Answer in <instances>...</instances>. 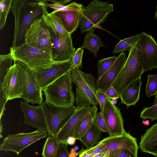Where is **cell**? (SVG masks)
Here are the masks:
<instances>
[{
	"label": "cell",
	"instance_id": "5b68a950",
	"mask_svg": "<svg viewBox=\"0 0 157 157\" xmlns=\"http://www.w3.org/2000/svg\"><path fill=\"white\" fill-rule=\"evenodd\" d=\"M10 51L14 60L22 62L31 70L48 67L54 62L48 54L25 43L11 47Z\"/></svg>",
	"mask_w": 157,
	"mask_h": 157
},
{
	"label": "cell",
	"instance_id": "7dc6e473",
	"mask_svg": "<svg viewBox=\"0 0 157 157\" xmlns=\"http://www.w3.org/2000/svg\"><path fill=\"white\" fill-rule=\"evenodd\" d=\"M142 122L143 124L146 125H149L150 124L149 121L148 120H143L142 121Z\"/></svg>",
	"mask_w": 157,
	"mask_h": 157
},
{
	"label": "cell",
	"instance_id": "2e32d148",
	"mask_svg": "<svg viewBox=\"0 0 157 157\" xmlns=\"http://www.w3.org/2000/svg\"><path fill=\"white\" fill-rule=\"evenodd\" d=\"M103 114L110 136H120L126 133L124 127V120L119 108L107 98L103 109Z\"/></svg>",
	"mask_w": 157,
	"mask_h": 157
},
{
	"label": "cell",
	"instance_id": "f35d334b",
	"mask_svg": "<svg viewBox=\"0 0 157 157\" xmlns=\"http://www.w3.org/2000/svg\"><path fill=\"white\" fill-rule=\"evenodd\" d=\"M84 151L92 157H94L99 154L102 152L103 147L102 144L99 142L96 146L90 148L84 149Z\"/></svg>",
	"mask_w": 157,
	"mask_h": 157
},
{
	"label": "cell",
	"instance_id": "ac0fdd59",
	"mask_svg": "<svg viewBox=\"0 0 157 157\" xmlns=\"http://www.w3.org/2000/svg\"><path fill=\"white\" fill-rule=\"evenodd\" d=\"M20 106L24 115L25 124L37 129L47 130L44 114L40 105L33 106L21 101Z\"/></svg>",
	"mask_w": 157,
	"mask_h": 157
},
{
	"label": "cell",
	"instance_id": "816d5d0a",
	"mask_svg": "<svg viewBox=\"0 0 157 157\" xmlns=\"http://www.w3.org/2000/svg\"><path fill=\"white\" fill-rule=\"evenodd\" d=\"M156 10L154 16V18L157 21V6H156Z\"/></svg>",
	"mask_w": 157,
	"mask_h": 157
},
{
	"label": "cell",
	"instance_id": "db71d44e",
	"mask_svg": "<svg viewBox=\"0 0 157 157\" xmlns=\"http://www.w3.org/2000/svg\"><path fill=\"white\" fill-rule=\"evenodd\" d=\"M156 157H157V155L156 156Z\"/></svg>",
	"mask_w": 157,
	"mask_h": 157
},
{
	"label": "cell",
	"instance_id": "7bdbcfd3",
	"mask_svg": "<svg viewBox=\"0 0 157 157\" xmlns=\"http://www.w3.org/2000/svg\"><path fill=\"white\" fill-rule=\"evenodd\" d=\"M76 140V139L73 137L70 136L67 139L65 144L68 145H72L75 144Z\"/></svg>",
	"mask_w": 157,
	"mask_h": 157
},
{
	"label": "cell",
	"instance_id": "f907efd6",
	"mask_svg": "<svg viewBox=\"0 0 157 157\" xmlns=\"http://www.w3.org/2000/svg\"><path fill=\"white\" fill-rule=\"evenodd\" d=\"M157 104V94L154 99L152 105H155Z\"/></svg>",
	"mask_w": 157,
	"mask_h": 157
},
{
	"label": "cell",
	"instance_id": "f546056e",
	"mask_svg": "<svg viewBox=\"0 0 157 157\" xmlns=\"http://www.w3.org/2000/svg\"><path fill=\"white\" fill-rule=\"evenodd\" d=\"M14 58L11 54L10 53L0 56V83L6 74L9 69L13 65Z\"/></svg>",
	"mask_w": 157,
	"mask_h": 157
},
{
	"label": "cell",
	"instance_id": "9a60e30c",
	"mask_svg": "<svg viewBox=\"0 0 157 157\" xmlns=\"http://www.w3.org/2000/svg\"><path fill=\"white\" fill-rule=\"evenodd\" d=\"M84 8L82 4L73 2L61 6L54 14L60 18L65 30L71 34L79 25Z\"/></svg>",
	"mask_w": 157,
	"mask_h": 157
},
{
	"label": "cell",
	"instance_id": "484cf974",
	"mask_svg": "<svg viewBox=\"0 0 157 157\" xmlns=\"http://www.w3.org/2000/svg\"><path fill=\"white\" fill-rule=\"evenodd\" d=\"M44 16L48 26L60 36L66 37L71 35L65 29L60 18L54 13H48Z\"/></svg>",
	"mask_w": 157,
	"mask_h": 157
},
{
	"label": "cell",
	"instance_id": "b9f144b4",
	"mask_svg": "<svg viewBox=\"0 0 157 157\" xmlns=\"http://www.w3.org/2000/svg\"><path fill=\"white\" fill-rule=\"evenodd\" d=\"M48 2H50L52 3V4L59 5L63 6H66L68 3H70L71 0H47Z\"/></svg>",
	"mask_w": 157,
	"mask_h": 157
},
{
	"label": "cell",
	"instance_id": "cb8c5ba5",
	"mask_svg": "<svg viewBox=\"0 0 157 157\" xmlns=\"http://www.w3.org/2000/svg\"><path fill=\"white\" fill-rule=\"evenodd\" d=\"M101 132L94 121L86 132L78 140L81 141L87 148H90L98 143Z\"/></svg>",
	"mask_w": 157,
	"mask_h": 157
},
{
	"label": "cell",
	"instance_id": "5bb4252c",
	"mask_svg": "<svg viewBox=\"0 0 157 157\" xmlns=\"http://www.w3.org/2000/svg\"><path fill=\"white\" fill-rule=\"evenodd\" d=\"M136 43L141 54L144 71L157 68V44L155 39L142 32Z\"/></svg>",
	"mask_w": 157,
	"mask_h": 157
},
{
	"label": "cell",
	"instance_id": "4316f807",
	"mask_svg": "<svg viewBox=\"0 0 157 157\" xmlns=\"http://www.w3.org/2000/svg\"><path fill=\"white\" fill-rule=\"evenodd\" d=\"M59 143L56 137L49 136L44 145L42 155L43 157H54L57 151Z\"/></svg>",
	"mask_w": 157,
	"mask_h": 157
},
{
	"label": "cell",
	"instance_id": "277c9868",
	"mask_svg": "<svg viewBox=\"0 0 157 157\" xmlns=\"http://www.w3.org/2000/svg\"><path fill=\"white\" fill-rule=\"evenodd\" d=\"M136 43L129 51L128 55L124 64L112 84V86L119 95L130 83L141 78L144 72L141 54Z\"/></svg>",
	"mask_w": 157,
	"mask_h": 157
},
{
	"label": "cell",
	"instance_id": "30bf717a",
	"mask_svg": "<svg viewBox=\"0 0 157 157\" xmlns=\"http://www.w3.org/2000/svg\"><path fill=\"white\" fill-rule=\"evenodd\" d=\"M23 85L19 67L14 61L0 84V95L7 101L21 98L23 93Z\"/></svg>",
	"mask_w": 157,
	"mask_h": 157
},
{
	"label": "cell",
	"instance_id": "681fc988",
	"mask_svg": "<svg viewBox=\"0 0 157 157\" xmlns=\"http://www.w3.org/2000/svg\"><path fill=\"white\" fill-rule=\"evenodd\" d=\"M111 101L112 103L114 105H115L117 102V100L116 98L112 99Z\"/></svg>",
	"mask_w": 157,
	"mask_h": 157
},
{
	"label": "cell",
	"instance_id": "74e56055",
	"mask_svg": "<svg viewBox=\"0 0 157 157\" xmlns=\"http://www.w3.org/2000/svg\"><path fill=\"white\" fill-rule=\"evenodd\" d=\"M96 94L97 99L100 105L101 112L103 113L104 106L107 98L105 92L99 89L96 90Z\"/></svg>",
	"mask_w": 157,
	"mask_h": 157
},
{
	"label": "cell",
	"instance_id": "d590c367",
	"mask_svg": "<svg viewBox=\"0 0 157 157\" xmlns=\"http://www.w3.org/2000/svg\"><path fill=\"white\" fill-rule=\"evenodd\" d=\"M97 127L102 132L108 133L107 125L103 113L101 112L98 113L95 120Z\"/></svg>",
	"mask_w": 157,
	"mask_h": 157
},
{
	"label": "cell",
	"instance_id": "836d02e7",
	"mask_svg": "<svg viewBox=\"0 0 157 157\" xmlns=\"http://www.w3.org/2000/svg\"><path fill=\"white\" fill-rule=\"evenodd\" d=\"M109 157H138L131 151L125 149H117L109 151Z\"/></svg>",
	"mask_w": 157,
	"mask_h": 157
},
{
	"label": "cell",
	"instance_id": "ffe728a7",
	"mask_svg": "<svg viewBox=\"0 0 157 157\" xmlns=\"http://www.w3.org/2000/svg\"><path fill=\"white\" fill-rule=\"evenodd\" d=\"M91 107L90 106L84 107L78 111H75L56 137L58 143L65 144L68 137H73L77 126L90 112Z\"/></svg>",
	"mask_w": 157,
	"mask_h": 157
},
{
	"label": "cell",
	"instance_id": "d6a6232c",
	"mask_svg": "<svg viewBox=\"0 0 157 157\" xmlns=\"http://www.w3.org/2000/svg\"><path fill=\"white\" fill-rule=\"evenodd\" d=\"M140 117L145 119H149L152 121L157 120V104L144 108L141 112Z\"/></svg>",
	"mask_w": 157,
	"mask_h": 157
},
{
	"label": "cell",
	"instance_id": "8fae6325",
	"mask_svg": "<svg viewBox=\"0 0 157 157\" xmlns=\"http://www.w3.org/2000/svg\"><path fill=\"white\" fill-rule=\"evenodd\" d=\"M14 61L19 67L21 76L23 91L21 98L27 103L41 105L43 103V93L35 82L32 70L22 62Z\"/></svg>",
	"mask_w": 157,
	"mask_h": 157
},
{
	"label": "cell",
	"instance_id": "ee69618b",
	"mask_svg": "<svg viewBox=\"0 0 157 157\" xmlns=\"http://www.w3.org/2000/svg\"><path fill=\"white\" fill-rule=\"evenodd\" d=\"M77 154L79 156V157H92L84 151L83 148L78 151Z\"/></svg>",
	"mask_w": 157,
	"mask_h": 157
},
{
	"label": "cell",
	"instance_id": "f6af8a7d",
	"mask_svg": "<svg viewBox=\"0 0 157 157\" xmlns=\"http://www.w3.org/2000/svg\"><path fill=\"white\" fill-rule=\"evenodd\" d=\"M109 151H106L101 153L94 157H109Z\"/></svg>",
	"mask_w": 157,
	"mask_h": 157
},
{
	"label": "cell",
	"instance_id": "bcb514c9",
	"mask_svg": "<svg viewBox=\"0 0 157 157\" xmlns=\"http://www.w3.org/2000/svg\"><path fill=\"white\" fill-rule=\"evenodd\" d=\"M70 157H76L77 155V153L74 148L71 149L70 153H69Z\"/></svg>",
	"mask_w": 157,
	"mask_h": 157
},
{
	"label": "cell",
	"instance_id": "4dcf8cb0",
	"mask_svg": "<svg viewBox=\"0 0 157 157\" xmlns=\"http://www.w3.org/2000/svg\"><path fill=\"white\" fill-rule=\"evenodd\" d=\"M13 0L0 1V29L4 27L8 15L11 10Z\"/></svg>",
	"mask_w": 157,
	"mask_h": 157
},
{
	"label": "cell",
	"instance_id": "4fadbf2b",
	"mask_svg": "<svg viewBox=\"0 0 157 157\" xmlns=\"http://www.w3.org/2000/svg\"><path fill=\"white\" fill-rule=\"evenodd\" d=\"M48 28L51 40L52 60L61 62L72 59L76 50L73 45L71 34L66 37H62L50 27L48 26Z\"/></svg>",
	"mask_w": 157,
	"mask_h": 157
},
{
	"label": "cell",
	"instance_id": "52a82bcc",
	"mask_svg": "<svg viewBox=\"0 0 157 157\" xmlns=\"http://www.w3.org/2000/svg\"><path fill=\"white\" fill-rule=\"evenodd\" d=\"M25 43L49 54L52 53L51 38L44 15L36 19L26 31Z\"/></svg>",
	"mask_w": 157,
	"mask_h": 157
},
{
	"label": "cell",
	"instance_id": "8d00e7d4",
	"mask_svg": "<svg viewBox=\"0 0 157 157\" xmlns=\"http://www.w3.org/2000/svg\"><path fill=\"white\" fill-rule=\"evenodd\" d=\"M67 146L68 145L66 144L59 143L57 151L54 157H70Z\"/></svg>",
	"mask_w": 157,
	"mask_h": 157
},
{
	"label": "cell",
	"instance_id": "9c48e42d",
	"mask_svg": "<svg viewBox=\"0 0 157 157\" xmlns=\"http://www.w3.org/2000/svg\"><path fill=\"white\" fill-rule=\"evenodd\" d=\"M73 68L72 59L54 62L47 67L32 70L35 82L42 90Z\"/></svg>",
	"mask_w": 157,
	"mask_h": 157
},
{
	"label": "cell",
	"instance_id": "ab89813d",
	"mask_svg": "<svg viewBox=\"0 0 157 157\" xmlns=\"http://www.w3.org/2000/svg\"><path fill=\"white\" fill-rule=\"evenodd\" d=\"M105 94L107 98L110 100L113 98L117 99L120 97V95L112 86L106 90Z\"/></svg>",
	"mask_w": 157,
	"mask_h": 157
},
{
	"label": "cell",
	"instance_id": "7402d4cb",
	"mask_svg": "<svg viewBox=\"0 0 157 157\" xmlns=\"http://www.w3.org/2000/svg\"><path fill=\"white\" fill-rule=\"evenodd\" d=\"M142 82L141 78L133 82L126 87L120 94L121 103L125 105L127 109L135 105L139 101Z\"/></svg>",
	"mask_w": 157,
	"mask_h": 157
},
{
	"label": "cell",
	"instance_id": "d4e9b609",
	"mask_svg": "<svg viewBox=\"0 0 157 157\" xmlns=\"http://www.w3.org/2000/svg\"><path fill=\"white\" fill-rule=\"evenodd\" d=\"M104 45L101 39L94 32H88L85 35L82 48H85L92 53L97 57V53Z\"/></svg>",
	"mask_w": 157,
	"mask_h": 157
},
{
	"label": "cell",
	"instance_id": "e0dca14e",
	"mask_svg": "<svg viewBox=\"0 0 157 157\" xmlns=\"http://www.w3.org/2000/svg\"><path fill=\"white\" fill-rule=\"evenodd\" d=\"M102 144L103 152L110 151L117 149H122L128 150L136 156L139 147L136 138L129 133L120 136H109L99 142Z\"/></svg>",
	"mask_w": 157,
	"mask_h": 157
},
{
	"label": "cell",
	"instance_id": "6da1fadb",
	"mask_svg": "<svg viewBox=\"0 0 157 157\" xmlns=\"http://www.w3.org/2000/svg\"><path fill=\"white\" fill-rule=\"evenodd\" d=\"M46 0H13L11 10L15 21L13 48L25 43V33L36 19L48 13Z\"/></svg>",
	"mask_w": 157,
	"mask_h": 157
},
{
	"label": "cell",
	"instance_id": "7a4b0ae2",
	"mask_svg": "<svg viewBox=\"0 0 157 157\" xmlns=\"http://www.w3.org/2000/svg\"><path fill=\"white\" fill-rule=\"evenodd\" d=\"M71 76L76 86L75 111L84 107L98 105L99 103L96 97L95 77L92 74L85 73L78 68L71 70Z\"/></svg>",
	"mask_w": 157,
	"mask_h": 157
},
{
	"label": "cell",
	"instance_id": "8992f818",
	"mask_svg": "<svg viewBox=\"0 0 157 157\" xmlns=\"http://www.w3.org/2000/svg\"><path fill=\"white\" fill-rule=\"evenodd\" d=\"M45 118L49 136L56 137L76 111L74 105L62 107L45 101L40 105Z\"/></svg>",
	"mask_w": 157,
	"mask_h": 157
},
{
	"label": "cell",
	"instance_id": "60d3db41",
	"mask_svg": "<svg viewBox=\"0 0 157 157\" xmlns=\"http://www.w3.org/2000/svg\"><path fill=\"white\" fill-rule=\"evenodd\" d=\"M0 119L4 114V112L6 110L5 104L8 101L1 95H0Z\"/></svg>",
	"mask_w": 157,
	"mask_h": 157
},
{
	"label": "cell",
	"instance_id": "44dd1931",
	"mask_svg": "<svg viewBox=\"0 0 157 157\" xmlns=\"http://www.w3.org/2000/svg\"><path fill=\"white\" fill-rule=\"evenodd\" d=\"M139 144L142 151L155 156L157 155V122L141 136Z\"/></svg>",
	"mask_w": 157,
	"mask_h": 157
},
{
	"label": "cell",
	"instance_id": "f5cc1de1",
	"mask_svg": "<svg viewBox=\"0 0 157 157\" xmlns=\"http://www.w3.org/2000/svg\"><path fill=\"white\" fill-rule=\"evenodd\" d=\"M75 150L76 151L78 150H79V147L77 146H76L74 148Z\"/></svg>",
	"mask_w": 157,
	"mask_h": 157
},
{
	"label": "cell",
	"instance_id": "7c38bea8",
	"mask_svg": "<svg viewBox=\"0 0 157 157\" xmlns=\"http://www.w3.org/2000/svg\"><path fill=\"white\" fill-rule=\"evenodd\" d=\"M113 11L112 4L94 0L84 7L80 21L96 29L106 20L108 15Z\"/></svg>",
	"mask_w": 157,
	"mask_h": 157
},
{
	"label": "cell",
	"instance_id": "c3c4849f",
	"mask_svg": "<svg viewBox=\"0 0 157 157\" xmlns=\"http://www.w3.org/2000/svg\"><path fill=\"white\" fill-rule=\"evenodd\" d=\"M3 130V125L2 124V122L1 121L0 125V138L2 137V133Z\"/></svg>",
	"mask_w": 157,
	"mask_h": 157
},
{
	"label": "cell",
	"instance_id": "d6986e66",
	"mask_svg": "<svg viewBox=\"0 0 157 157\" xmlns=\"http://www.w3.org/2000/svg\"><path fill=\"white\" fill-rule=\"evenodd\" d=\"M127 57L124 52H121L110 68L98 80L95 82L96 90L104 92L112 85L124 64Z\"/></svg>",
	"mask_w": 157,
	"mask_h": 157
},
{
	"label": "cell",
	"instance_id": "ba28073f",
	"mask_svg": "<svg viewBox=\"0 0 157 157\" xmlns=\"http://www.w3.org/2000/svg\"><path fill=\"white\" fill-rule=\"evenodd\" d=\"M48 134L46 130L37 129L30 132L8 134L0 145V151L6 152L12 151L19 155L25 148L41 139L47 137Z\"/></svg>",
	"mask_w": 157,
	"mask_h": 157
},
{
	"label": "cell",
	"instance_id": "1f68e13d",
	"mask_svg": "<svg viewBox=\"0 0 157 157\" xmlns=\"http://www.w3.org/2000/svg\"><path fill=\"white\" fill-rule=\"evenodd\" d=\"M146 94L147 97L157 94V74L147 75Z\"/></svg>",
	"mask_w": 157,
	"mask_h": 157
},
{
	"label": "cell",
	"instance_id": "83f0119b",
	"mask_svg": "<svg viewBox=\"0 0 157 157\" xmlns=\"http://www.w3.org/2000/svg\"><path fill=\"white\" fill-rule=\"evenodd\" d=\"M139 38V34H136L133 36L120 40L116 45L113 53L124 52L131 49L132 47L136 42Z\"/></svg>",
	"mask_w": 157,
	"mask_h": 157
},
{
	"label": "cell",
	"instance_id": "f1b7e54d",
	"mask_svg": "<svg viewBox=\"0 0 157 157\" xmlns=\"http://www.w3.org/2000/svg\"><path fill=\"white\" fill-rule=\"evenodd\" d=\"M115 56L102 59L98 61L97 68L98 69V78L96 81L99 80L110 68L116 59Z\"/></svg>",
	"mask_w": 157,
	"mask_h": 157
},
{
	"label": "cell",
	"instance_id": "603a6c76",
	"mask_svg": "<svg viewBox=\"0 0 157 157\" xmlns=\"http://www.w3.org/2000/svg\"><path fill=\"white\" fill-rule=\"evenodd\" d=\"M97 112L96 106L93 105L90 112L84 117L75 132L73 137L76 140L82 136L90 128L95 120Z\"/></svg>",
	"mask_w": 157,
	"mask_h": 157
},
{
	"label": "cell",
	"instance_id": "e575fe53",
	"mask_svg": "<svg viewBox=\"0 0 157 157\" xmlns=\"http://www.w3.org/2000/svg\"><path fill=\"white\" fill-rule=\"evenodd\" d=\"M84 49L82 47L78 48L76 50L72 60L73 68H81L82 67V60Z\"/></svg>",
	"mask_w": 157,
	"mask_h": 157
},
{
	"label": "cell",
	"instance_id": "3957f363",
	"mask_svg": "<svg viewBox=\"0 0 157 157\" xmlns=\"http://www.w3.org/2000/svg\"><path fill=\"white\" fill-rule=\"evenodd\" d=\"M72 82L70 70L42 90L45 101L59 107L74 105L75 98Z\"/></svg>",
	"mask_w": 157,
	"mask_h": 157
}]
</instances>
